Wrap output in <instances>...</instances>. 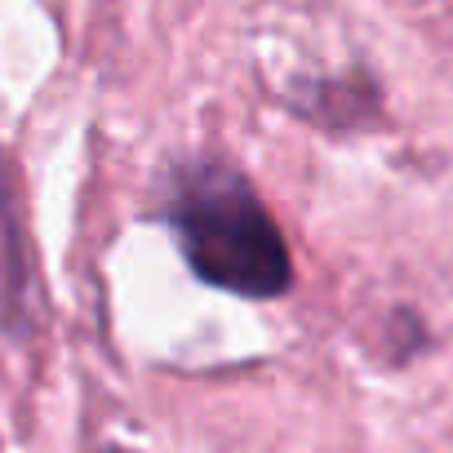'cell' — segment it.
<instances>
[{"mask_svg":"<svg viewBox=\"0 0 453 453\" xmlns=\"http://www.w3.org/2000/svg\"><path fill=\"white\" fill-rule=\"evenodd\" d=\"M36 311V263L27 241L23 196L10 156L0 151V325L10 334H27Z\"/></svg>","mask_w":453,"mask_h":453,"instance_id":"cell-2","label":"cell"},{"mask_svg":"<svg viewBox=\"0 0 453 453\" xmlns=\"http://www.w3.org/2000/svg\"><path fill=\"white\" fill-rule=\"evenodd\" d=\"M165 218L187 267L236 298H280L294 289V254L258 187L226 160H187L169 173Z\"/></svg>","mask_w":453,"mask_h":453,"instance_id":"cell-1","label":"cell"},{"mask_svg":"<svg viewBox=\"0 0 453 453\" xmlns=\"http://www.w3.org/2000/svg\"><path fill=\"white\" fill-rule=\"evenodd\" d=\"M107 453H134V449H107Z\"/></svg>","mask_w":453,"mask_h":453,"instance_id":"cell-4","label":"cell"},{"mask_svg":"<svg viewBox=\"0 0 453 453\" xmlns=\"http://www.w3.org/2000/svg\"><path fill=\"white\" fill-rule=\"evenodd\" d=\"M285 107L320 129H360L382 111V89L369 72H347V76H320L303 81L285 94Z\"/></svg>","mask_w":453,"mask_h":453,"instance_id":"cell-3","label":"cell"}]
</instances>
